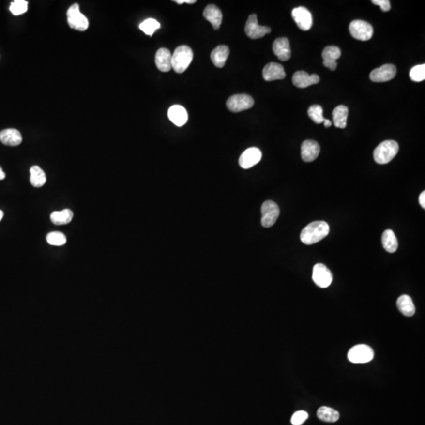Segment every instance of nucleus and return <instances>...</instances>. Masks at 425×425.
<instances>
[{"label": "nucleus", "instance_id": "1", "mask_svg": "<svg viewBox=\"0 0 425 425\" xmlns=\"http://www.w3.org/2000/svg\"><path fill=\"white\" fill-rule=\"evenodd\" d=\"M329 226L325 221H314L303 228L300 240L304 244H314L325 238L329 235Z\"/></svg>", "mask_w": 425, "mask_h": 425}, {"label": "nucleus", "instance_id": "2", "mask_svg": "<svg viewBox=\"0 0 425 425\" xmlns=\"http://www.w3.org/2000/svg\"><path fill=\"white\" fill-rule=\"evenodd\" d=\"M193 59V51L189 46H180L172 54V69L177 74L187 70Z\"/></svg>", "mask_w": 425, "mask_h": 425}, {"label": "nucleus", "instance_id": "3", "mask_svg": "<svg viewBox=\"0 0 425 425\" xmlns=\"http://www.w3.org/2000/svg\"><path fill=\"white\" fill-rule=\"evenodd\" d=\"M399 147L397 142L386 140L377 146L373 152L375 162L378 164H387L398 154Z\"/></svg>", "mask_w": 425, "mask_h": 425}, {"label": "nucleus", "instance_id": "4", "mask_svg": "<svg viewBox=\"0 0 425 425\" xmlns=\"http://www.w3.org/2000/svg\"><path fill=\"white\" fill-rule=\"evenodd\" d=\"M349 362L355 364L367 363L373 360L374 357L373 349L365 344L356 345L349 349L348 354Z\"/></svg>", "mask_w": 425, "mask_h": 425}, {"label": "nucleus", "instance_id": "5", "mask_svg": "<svg viewBox=\"0 0 425 425\" xmlns=\"http://www.w3.org/2000/svg\"><path fill=\"white\" fill-rule=\"evenodd\" d=\"M261 226L265 228H270L277 221L280 215V209L276 202L268 200L261 206Z\"/></svg>", "mask_w": 425, "mask_h": 425}, {"label": "nucleus", "instance_id": "6", "mask_svg": "<svg viewBox=\"0 0 425 425\" xmlns=\"http://www.w3.org/2000/svg\"><path fill=\"white\" fill-rule=\"evenodd\" d=\"M67 20L69 26L78 31H85L89 28V20L80 13V7L77 3L72 5L68 10Z\"/></svg>", "mask_w": 425, "mask_h": 425}, {"label": "nucleus", "instance_id": "7", "mask_svg": "<svg viewBox=\"0 0 425 425\" xmlns=\"http://www.w3.org/2000/svg\"><path fill=\"white\" fill-rule=\"evenodd\" d=\"M349 32L356 40L367 41L373 37V26L366 21L355 20L349 24Z\"/></svg>", "mask_w": 425, "mask_h": 425}, {"label": "nucleus", "instance_id": "8", "mask_svg": "<svg viewBox=\"0 0 425 425\" xmlns=\"http://www.w3.org/2000/svg\"><path fill=\"white\" fill-rule=\"evenodd\" d=\"M254 104L255 101L252 97L246 94L232 95L228 99L226 103L228 109L234 113H238L251 109Z\"/></svg>", "mask_w": 425, "mask_h": 425}, {"label": "nucleus", "instance_id": "9", "mask_svg": "<svg viewBox=\"0 0 425 425\" xmlns=\"http://www.w3.org/2000/svg\"><path fill=\"white\" fill-rule=\"evenodd\" d=\"M271 32V29L267 26H259L256 15L249 16L245 26V32L251 39H259L263 37Z\"/></svg>", "mask_w": 425, "mask_h": 425}, {"label": "nucleus", "instance_id": "10", "mask_svg": "<svg viewBox=\"0 0 425 425\" xmlns=\"http://www.w3.org/2000/svg\"><path fill=\"white\" fill-rule=\"evenodd\" d=\"M313 280L319 288H326L333 282V274L325 265L318 263L313 270Z\"/></svg>", "mask_w": 425, "mask_h": 425}, {"label": "nucleus", "instance_id": "11", "mask_svg": "<svg viewBox=\"0 0 425 425\" xmlns=\"http://www.w3.org/2000/svg\"><path fill=\"white\" fill-rule=\"evenodd\" d=\"M293 19L298 27L303 31H308L313 26V17L309 10L305 7H299L292 11Z\"/></svg>", "mask_w": 425, "mask_h": 425}, {"label": "nucleus", "instance_id": "12", "mask_svg": "<svg viewBox=\"0 0 425 425\" xmlns=\"http://www.w3.org/2000/svg\"><path fill=\"white\" fill-rule=\"evenodd\" d=\"M397 69L392 64H386L375 69L370 73V80L373 82H387L395 76Z\"/></svg>", "mask_w": 425, "mask_h": 425}, {"label": "nucleus", "instance_id": "13", "mask_svg": "<svg viewBox=\"0 0 425 425\" xmlns=\"http://www.w3.org/2000/svg\"><path fill=\"white\" fill-rule=\"evenodd\" d=\"M261 157L262 154L258 148H248L240 156L239 163L243 168L247 169L257 165L261 161Z\"/></svg>", "mask_w": 425, "mask_h": 425}, {"label": "nucleus", "instance_id": "14", "mask_svg": "<svg viewBox=\"0 0 425 425\" xmlns=\"http://www.w3.org/2000/svg\"><path fill=\"white\" fill-rule=\"evenodd\" d=\"M320 81V77L317 74L309 75L305 71H298L293 75L292 82L297 88L305 89L307 87L318 84Z\"/></svg>", "mask_w": 425, "mask_h": 425}, {"label": "nucleus", "instance_id": "15", "mask_svg": "<svg viewBox=\"0 0 425 425\" xmlns=\"http://www.w3.org/2000/svg\"><path fill=\"white\" fill-rule=\"evenodd\" d=\"M320 145L314 140H305L302 143L301 155L303 160L305 162H311L315 160L320 154Z\"/></svg>", "mask_w": 425, "mask_h": 425}, {"label": "nucleus", "instance_id": "16", "mask_svg": "<svg viewBox=\"0 0 425 425\" xmlns=\"http://www.w3.org/2000/svg\"><path fill=\"white\" fill-rule=\"evenodd\" d=\"M262 76L266 81L282 80L286 76L283 65L276 62H270L264 67Z\"/></svg>", "mask_w": 425, "mask_h": 425}, {"label": "nucleus", "instance_id": "17", "mask_svg": "<svg viewBox=\"0 0 425 425\" xmlns=\"http://www.w3.org/2000/svg\"><path fill=\"white\" fill-rule=\"evenodd\" d=\"M341 56V51L338 46H326L323 50L322 58L324 59L323 65L331 70H335L337 68V59Z\"/></svg>", "mask_w": 425, "mask_h": 425}, {"label": "nucleus", "instance_id": "18", "mask_svg": "<svg viewBox=\"0 0 425 425\" xmlns=\"http://www.w3.org/2000/svg\"><path fill=\"white\" fill-rule=\"evenodd\" d=\"M273 51L276 57L281 61L289 60L291 54H290V43L288 39L286 37L276 39L273 45Z\"/></svg>", "mask_w": 425, "mask_h": 425}, {"label": "nucleus", "instance_id": "19", "mask_svg": "<svg viewBox=\"0 0 425 425\" xmlns=\"http://www.w3.org/2000/svg\"><path fill=\"white\" fill-rule=\"evenodd\" d=\"M168 117L169 120L178 127L184 125L188 120L187 110L180 105L171 106L168 110Z\"/></svg>", "mask_w": 425, "mask_h": 425}, {"label": "nucleus", "instance_id": "20", "mask_svg": "<svg viewBox=\"0 0 425 425\" xmlns=\"http://www.w3.org/2000/svg\"><path fill=\"white\" fill-rule=\"evenodd\" d=\"M155 64L162 72L170 71L172 69V54L167 48H160L155 55Z\"/></svg>", "mask_w": 425, "mask_h": 425}, {"label": "nucleus", "instance_id": "21", "mask_svg": "<svg viewBox=\"0 0 425 425\" xmlns=\"http://www.w3.org/2000/svg\"><path fill=\"white\" fill-rule=\"evenodd\" d=\"M203 16L205 19L211 22L214 30H219L222 22L223 15L221 13V10L217 6L215 5L207 6L203 11Z\"/></svg>", "mask_w": 425, "mask_h": 425}, {"label": "nucleus", "instance_id": "22", "mask_svg": "<svg viewBox=\"0 0 425 425\" xmlns=\"http://www.w3.org/2000/svg\"><path fill=\"white\" fill-rule=\"evenodd\" d=\"M0 141L5 145H19L22 142V136L17 129H4L0 132Z\"/></svg>", "mask_w": 425, "mask_h": 425}, {"label": "nucleus", "instance_id": "23", "mask_svg": "<svg viewBox=\"0 0 425 425\" xmlns=\"http://www.w3.org/2000/svg\"><path fill=\"white\" fill-rule=\"evenodd\" d=\"M228 55L229 48L225 45H221L211 52V61L216 67L222 68L226 64Z\"/></svg>", "mask_w": 425, "mask_h": 425}, {"label": "nucleus", "instance_id": "24", "mask_svg": "<svg viewBox=\"0 0 425 425\" xmlns=\"http://www.w3.org/2000/svg\"><path fill=\"white\" fill-rule=\"evenodd\" d=\"M348 106L340 105L335 107L333 111V120L334 125L339 129H345L348 117Z\"/></svg>", "mask_w": 425, "mask_h": 425}, {"label": "nucleus", "instance_id": "25", "mask_svg": "<svg viewBox=\"0 0 425 425\" xmlns=\"http://www.w3.org/2000/svg\"><path fill=\"white\" fill-rule=\"evenodd\" d=\"M397 306L399 311L406 317H412L414 315L415 305L411 297L407 295H401L397 300Z\"/></svg>", "mask_w": 425, "mask_h": 425}, {"label": "nucleus", "instance_id": "26", "mask_svg": "<svg viewBox=\"0 0 425 425\" xmlns=\"http://www.w3.org/2000/svg\"><path fill=\"white\" fill-rule=\"evenodd\" d=\"M382 244L384 250L389 253L395 252L398 249V240L395 232L391 229H387L382 235Z\"/></svg>", "mask_w": 425, "mask_h": 425}, {"label": "nucleus", "instance_id": "27", "mask_svg": "<svg viewBox=\"0 0 425 425\" xmlns=\"http://www.w3.org/2000/svg\"><path fill=\"white\" fill-rule=\"evenodd\" d=\"M73 217L74 212L69 209H65L61 211H55L51 214V221L56 226L67 225L71 222Z\"/></svg>", "mask_w": 425, "mask_h": 425}, {"label": "nucleus", "instance_id": "28", "mask_svg": "<svg viewBox=\"0 0 425 425\" xmlns=\"http://www.w3.org/2000/svg\"><path fill=\"white\" fill-rule=\"evenodd\" d=\"M46 175L42 168L34 166L30 169V182L35 187H41L46 183Z\"/></svg>", "mask_w": 425, "mask_h": 425}, {"label": "nucleus", "instance_id": "29", "mask_svg": "<svg viewBox=\"0 0 425 425\" xmlns=\"http://www.w3.org/2000/svg\"><path fill=\"white\" fill-rule=\"evenodd\" d=\"M318 418L324 422L334 423L339 420V413L334 409L327 407V406H322V407L318 409Z\"/></svg>", "mask_w": 425, "mask_h": 425}, {"label": "nucleus", "instance_id": "30", "mask_svg": "<svg viewBox=\"0 0 425 425\" xmlns=\"http://www.w3.org/2000/svg\"><path fill=\"white\" fill-rule=\"evenodd\" d=\"M159 28H160V23L153 18H148L139 25L140 30L150 36H152Z\"/></svg>", "mask_w": 425, "mask_h": 425}, {"label": "nucleus", "instance_id": "31", "mask_svg": "<svg viewBox=\"0 0 425 425\" xmlns=\"http://www.w3.org/2000/svg\"><path fill=\"white\" fill-rule=\"evenodd\" d=\"M46 242L52 246H63L66 243L67 239L65 234L60 232H52L46 235Z\"/></svg>", "mask_w": 425, "mask_h": 425}, {"label": "nucleus", "instance_id": "32", "mask_svg": "<svg viewBox=\"0 0 425 425\" xmlns=\"http://www.w3.org/2000/svg\"><path fill=\"white\" fill-rule=\"evenodd\" d=\"M308 115L317 124H321L325 119L323 116L322 107L319 105L311 106L308 109Z\"/></svg>", "mask_w": 425, "mask_h": 425}, {"label": "nucleus", "instance_id": "33", "mask_svg": "<svg viewBox=\"0 0 425 425\" xmlns=\"http://www.w3.org/2000/svg\"><path fill=\"white\" fill-rule=\"evenodd\" d=\"M410 77L412 81L421 82L425 79V65H416L411 69L410 72Z\"/></svg>", "mask_w": 425, "mask_h": 425}, {"label": "nucleus", "instance_id": "34", "mask_svg": "<svg viewBox=\"0 0 425 425\" xmlns=\"http://www.w3.org/2000/svg\"><path fill=\"white\" fill-rule=\"evenodd\" d=\"M28 10V2L25 0H15L11 3L10 11L14 15H22Z\"/></svg>", "mask_w": 425, "mask_h": 425}, {"label": "nucleus", "instance_id": "35", "mask_svg": "<svg viewBox=\"0 0 425 425\" xmlns=\"http://www.w3.org/2000/svg\"><path fill=\"white\" fill-rule=\"evenodd\" d=\"M308 417L309 415L305 411H297L293 414L290 422L293 425H301L307 420Z\"/></svg>", "mask_w": 425, "mask_h": 425}, {"label": "nucleus", "instance_id": "36", "mask_svg": "<svg viewBox=\"0 0 425 425\" xmlns=\"http://www.w3.org/2000/svg\"><path fill=\"white\" fill-rule=\"evenodd\" d=\"M372 2L373 4L379 6L381 10L384 12L389 11L390 9H391V2H390L389 0H373Z\"/></svg>", "mask_w": 425, "mask_h": 425}, {"label": "nucleus", "instance_id": "37", "mask_svg": "<svg viewBox=\"0 0 425 425\" xmlns=\"http://www.w3.org/2000/svg\"><path fill=\"white\" fill-rule=\"evenodd\" d=\"M174 2L177 4H183V3L194 4V3H196V0H175Z\"/></svg>", "mask_w": 425, "mask_h": 425}, {"label": "nucleus", "instance_id": "38", "mask_svg": "<svg viewBox=\"0 0 425 425\" xmlns=\"http://www.w3.org/2000/svg\"><path fill=\"white\" fill-rule=\"evenodd\" d=\"M419 202L422 208L425 209V192H422L419 196Z\"/></svg>", "mask_w": 425, "mask_h": 425}, {"label": "nucleus", "instance_id": "39", "mask_svg": "<svg viewBox=\"0 0 425 425\" xmlns=\"http://www.w3.org/2000/svg\"><path fill=\"white\" fill-rule=\"evenodd\" d=\"M323 123H324V126L326 127V128H329L333 124L332 121L330 120H328V119H324V122Z\"/></svg>", "mask_w": 425, "mask_h": 425}, {"label": "nucleus", "instance_id": "40", "mask_svg": "<svg viewBox=\"0 0 425 425\" xmlns=\"http://www.w3.org/2000/svg\"><path fill=\"white\" fill-rule=\"evenodd\" d=\"M5 177H6V174H5L4 172L2 170V168L0 167V181H2V180H4Z\"/></svg>", "mask_w": 425, "mask_h": 425}, {"label": "nucleus", "instance_id": "41", "mask_svg": "<svg viewBox=\"0 0 425 425\" xmlns=\"http://www.w3.org/2000/svg\"><path fill=\"white\" fill-rule=\"evenodd\" d=\"M3 212L2 211H0V221L2 219V217H3Z\"/></svg>", "mask_w": 425, "mask_h": 425}]
</instances>
